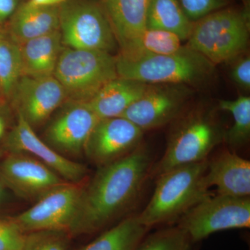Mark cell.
<instances>
[{
  "label": "cell",
  "mask_w": 250,
  "mask_h": 250,
  "mask_svg": "<svg viewBox=\"0 0 250 250\" xmlns=\"http://www.w3.org/2000/svg\"><path fill=\"white\" fill-rule=\"evenodd\" d=\"M150 163L149 152L141 145L128 155L101 166L83 188L70 236L96 232L118 218L139 195Z\"/></svg>",
  "instance_id": "6da1fadb"
},
{
  "label": "cell",
  "mask_w": 250,
  "mask_h": 250,
  "mask_svg": "<svg viewBox=\"0 0 250 250\" xmlns=\"http://www.w3.org/2000/svg\"><path fill=\"white\" fill-rule=\"evenodd\" d=\"M208 159L174 167L159 174L149 203L138 215L149 229L171 223L210 195L205 179Z\"/></svg>",
  "instance_id": "7a4b0ae2"
},
{
  "label": "cell",
  "mask_w": 250,
  "mask_h": 250,
  "mask_svg": "<svg viewBox=\"0 0 250 250\" xmlns=\"http://www.w3.org/2000/svg\"><path fill=\"white\" fill-rule=\"evenodd\" d=\"M249 35V9L223 8L194 22L187 47L215 65L242 55Z\"/></svg>",
  "instance_id": "3957f363"
},
{
  "label": "cell",
  "mask_w": 250,
  "mask_h": 250,
  "mask_svg": "<svg viewBox=\"0 0 250 250\" xmlns=\"http://www.w3.org/2000/svg\"><path fill=\"white\" fill-rule=\"evenodd\" d=\"M214 64L187 46L176 53L127 59L116 56L118 77L149 85L197 83L211 76Z\"/></svg>",
  "instance_id": "277c9868"
},
{
  "label": "cell",
  "mask_w": 250,
  "mask_h": 250,
  "mask_svg": "<svg viewBox=\"0 0 250 250\" xmlns=\"http://www.w3.org/2000/svg\"><path fill=\"white\" fill-rule=\"evenodd\" d=\"M54 77L62 84L68 103H87L118 77L116 56L103 51L64 47Z\"/></svg>",
  "instance_id": "5b68a950"
},
{
  "label": "cell",
  "mask_w": 250,
  "mask_h": 250,
  "mask_svg": "<svg viewBox=\"0 0 250 250\" xmlns=\"http://www.w3.org/2000/svg\"><path fill=\"white\" fill-rule=\"evenodd\" d=\"M59 31L69 48L112 52L118 43L102 3L67 0L59 6Z\"/></svg>",
  "instance_id": "8992f818"
},
{
  "label": "cell",
  "mask_w": 250,
  "mask_h": 250,
  "mask_svg": "<svg viewBox=\"0 0 250 250\" xmlns=\"http://www.w3.org/2000/svg\"><path fill=\"white\" fill-rule=\"evenodd\" d=\"M193 243L225 230L250 228V200L210 195L179 218Z\"/></svg>",
  "instance_id": "52a82bcc"
},
{
  "label": "cell",
  "mask_w": 250,
  "mask_h": 250,
  "mask_svg": "<svg viewBox=\"0 0 250 250\" xmlns=\"http://www.w3.org/2000/svg\"><path fill=\"white\" fill-rule=\"evenodd\" d=\"M83 187L67 182L36 200L29 209L11 218L27 233L39 231L69 233L76 218Z\"/></svg>",
  "instance_id": "ba28073f"
},
{
  "label": "cell",
  "mask_w": 250,
  "mask_h": 250,
  "mask_svg": "<svg viewBox=\"0 0 250 250\" xmlns=\"http://www.w3.org/2000/svg\"><path fill=\"white\" fill-rule=\"evenodd\" d=\"M222 139L218 126L208 117L195 115L185 120L171 136L159 165L158 175L179 166L207 160Z\"/></svg>",
  "instance_id": "9c48e42d"
},
{
  "label": "cell",
  "mask_w": 250,
  "mask_h": 250,
  "mask_svg": "<svg viewBox=\"0 0 250 250\" xmlns=\"http://www.w3.org/2000/svg\"><path fill=\"white\" fill-rule=\"evenodd\" d=\"M0 181L18 196L35 200L67 182L34 158L10 152L0 161Z\"/></svg>",
  "instance_id": "30bf717a"
},
{
  "label": "cell",
  "mask_w": 250,
  "mask_h": 250,
  "mask_svg": "<svg viewBox=\"0 0 250 250\" xmlns=\"http://www.w3.org/2000/svg\"><path fill=\"white\" fill-rule=\"evenodd\" d=\"M190 95L187 85H151L121 117L143 131L161 127L179 116Z\"/></svg>",
  "instance_id": "8fae6325"
},
{
  "label": "cell",
  "mask_w": 250,
  "mask_h": 250,
  "mask_svg": "<svg viewBox=\"0 0 250 250\" xmlns=\"http://www.w3.org/2000/svg\"><path fill=\"white\" fill-rule=\"evenodd\" d=\"M143 131L123 117L100 119L85 146V154L95 164L107 165L141 146Z\"/></svg>",
  "instance_id": "7c38bea8"
},
{
  "label": "cell",
  "mask_w": 250,
  "mask_h": 250,
  "mask_svg": "<svg viewBox=\"0 0 250 250\" xmlns=\"http://www.w3.org/2000/svg\"><path fill=\"white\" fill-rule=\"evenodd\" d=\"M20 115L33 129L45 123L66 101L65 91L54 77L22 76L11 95Z\"/></svg>",
  "instance_id": "4fadbf2b"
},
{
  "label": "cell",
  "mask_w": 250,
  "mask_h": 250,
  "mask_svg": "<svg viewBox=\"0 0 250 250\" xmlns=\"http://www.w3.org/2000/svg\"><path fill=\"white\" fill-rule=\"evenodd\" d=\"M6 147L10 153H22L41 161L70 183L79 184L86 175L84 165L70 160L57 152L41 140L20 115H18L16 126L7 136Z\"/></svg>",
  "instance_id": "5bb4252c"
},
{
  "label": "cell",
  "mask_w": 250,
  "mask_h": 250,
  "mask_svg": "<svg viewBox=\"0 0 250 250\" xmlns=\"http://www.w3.org/2000/svg\"><path fill=\"white\" fill-rule=\"evenodd\" d=\"M45 131V140L61 154H79L85 150L87 141L100 121L85 103H68Z\"/></svg>",
  "instance_id": "9a60e30c"
},
{
  "label": "cell",
  "mask_w": 250,
  "mask_h": 250,
  "mask_svg": "<svg viewBox=\"0 0 250 250\" xmlns=\"http://www.w3.org/2000/svg\"><path fill=\"white\" fill-rule=\"evenodd\" d=\"M206 182L208 187H215L218 195L248 198L250 195V162L225 150L208 161Z\"/></svg>",
  "instance_id": "2e32d148"
},
{
  "label": "cell",
  "mask_w": 250,
  "mask_h": 250,
  "mask_svg": "<svg viewBox=\"0 0 250 250\" xmlns=\"http://www.w3.org/2000/svg\"><path fill=\"white\" fill-rule=\"evenodd\" d=\"M150 1L103 0L102 4L120 49L124 48L147 29V13Z\"/></svg>",
  "instance_id": "e0dca14e"
},
{
  "label": "cell",
  "mask_w": 250,
  "mask_h": 250,
  "mask_svg": "<svg viewBox=\"0 0 250 250\" xmlns=\"http://www.w3.org/2000/svg\"><path fill=\"white\" fill-rule=\"evenodd\" d=\"M150 85L137 81L117 77L106 83L85 103L99 119L121 117L144 95Z\"/></svg>",
  "instance_id": "ac0fdd59"
},
{
  "label": "cell",
  "mask_w": 250,
  "mask_h": 250,
  "mask_svg": "<svg viewBox=\"0 0 250 250\" xmlns=\"http://www.w3.org/2000/svg\"><path fill=\"white\" fill-rule=\"evenodd\" d=\"M9 22L10 38L21 45L59 30V6L39 7L24 1Z\"/></svg>",
  "instance_id": "d6986e66"
},
{
  "label": "cell",
  "mask_w": 250,
  "mask_h": 250,
  "mask_svg": "<svg viewBox=\"0 0 250 250\" xmlns=\"http://www.w3.org/2000/svg\"><path fill=\"white\" fill-rule=\"evenodd\" d=\"M22 76H52L64 46L60 31L31 39L19 45Z\"/></svg>",
  "instance_id": "ffe728a7"
},
{
  "label": "cell",
  "mask_w": 250,
  "mask_h": 250,
  "mask_svg": "<svg viewBox=\"0 0 250 250\" xmlns=\"http://www.w3.org/2000/svg\"><path fill=\"white\" fill-rule=\"evenodd\" d=\"M148 229L138 215L129 217L104 231L81 250H136Z\"/></svg>",
  "instance_id": "44dd1931"
},
{
  "label": "cell",
  "mask_w": 250,
  "mask_h": 250,
  "mask_svg": "<svg viewBox=\"0 0 250 250\" xmlns=\"http://www.w3.org/2000/svg\"><path fill=\"white\" fill-rule=\"evenodd\" d=\"M194 22L184 12L179 0H151L147 28L173 33L181 40H188Z\"/></svg>",
  "instance_id": "7402d4cb"
},
{
  "label": "cell",
  "mask_w": 250,
  "mask_h": 250,
  "mask_svg": "<svg viewBox=\"0 0 250 250\" xmlns=\"http://www.w3.org/2000/svg\"><path fill=\"white\" fill-rule=\"evenodd\" d=\"M178 36L169 31L147 28L142 34L121 49L119 56L136 59L147 56L176 53L183 48Z\"/></svg>",
  "instance_id": "603a6c76"
},
{
  "label": "cell",
  "mask_w": 250,
  "mask_h": 250,
  "mask_svg": "<svg viewBox=\"0 0 250 250\" xmlns=\"http://www.w3.org/2000/svg\"><path fill=\"white\" fill-rule=\"evenodd\" d=\"M219 107L233 116L232 126L225 134L227 142L231 147H241L248 142L250 136V97L243 95L234 100H220Z\"/></svg>",
  "instance_id": "cb8c5ba5"
},
{
  "label": "cell",
  "mask_w": 250,
  "mask_h": 250,
  "mask_svg": "<svg viewBox=\"0 0 250 250\" xmlns=\"http://www.w3.org/2000/svg\"><path fill=\"white\" fill-rule=\"evenodd\" d=\"M22 77V60L18 44L0 35V91L10 96Z\"/></svg>",
  "instance_id": "d4e9b609"
},
{
  "label": "cell",
  "mask_w": 250,
  "mask_h": 250,
  "mask_svg": "<svg viewBox=\"0 0 250 250\" xmlns=\"http://www.w3.org/2000/svg\"><path fill=\"white\" fill-rule=\"evenodd\" d=\"M193 242L177 225L145 236L136 250H191Z\"/></svg>",
  "instance_id": "484cf974"
},
{
  "label": "cell",
  "mask_w": 250,
  "mask_h": 250,
  "mask_svg": "<svg viewBox=\"0 0 250 250\" xmlns=\"http://www.w3.org/2000/svg\"><path fill=\"white\" fill-rule=\"evenodd\" d=\"M69 236L65 231L27 233L22 250H66Z\"/></svg>",
  "instance_id": "4316f807"
},
{
  "label": "cell",
  "mask_w": 250,
  "mask_h": 250,
  "mask_svg": "<svg viewBox=\"0 0 250 250\" xmlns=\"http://www.w3.org/2000/svg\"><path fill=\"white\" fill-rule=\"evenodd\" d=\"M25 235L11 218L0 219V250H22Z\"/></svg>",
  "instance_id": "83f0119b"
},
{
  "label": "cell",
  "mask_w": 250,
  "mask_h": 250,
  "mask_svg": "<svg viewBox=\"0 0 250 250\" xmlns=\"http://www.w3.org/2000/svg\"><path fill=\"white\" fill-rule=\"evenodd\" d=\"M179 1L188 18L192 22L223 9L227 4V0H179Z\"/></svg>",
  "instance_id": "f1b7e54d"
},
{
  "label": "cell",
  "mask_w": 250,
  "mask_h": 250,
  "mask_svg": "<svg viewBox=\"0 0 250 250\" xmlns=\"http://www.w3.org/2000/svg\"><path fill=\"white\" fill-rule=\"evenodd\" d=\"M241 57V56H240ZM237 58L231 68V77L238 86L246 90L250 88V58L249 56Z\"/></svg>",
  "instance_id": "f546056e"
},
{
  "label": "cell",
  "mask_w": 250,
  "mask_h": 250,
  "mask_svg": "<svg viewBox=\"0 0 250 250\" xmlns=\"http://www.w3.org/2000/svg\"><path fill=\"white\" fill-rule=\"evenodd\" d=\"M24 0H0V24L9 21Z\"/></svg>",
  "instance_id": "4dcf8cb0"
},
{
  "label": "cell",
  "mask_w": 250,
  "mask_h": 250,
  "mask_svg": "<svg viewBox=\"0 0 250 250\" xmlns=\"http://www.w3.org/2000/svg\"><path fill=\"white\" fill-rule=\"evenodd\" d=\"M67 0H27L28 4L39 7H51L59 6Z\"/></svg>",
  "instance_id": "1f68e13d"
},
{
  "label": "cell",
  "mask_w": 250,
  "mask_h": 250,
  "mask_svg": "<svg viewBox=\"0 0 250 250\" xmlns=\"http://www.w3.org/2000/svg\"><path fill=\"white\" fill-rule=\"evenodd\" d=\"M6 127H7V121L6 117L0 113V143L4 139Z\"/></svg>",
  "instance_id": "d6a6232c"
},
{
  "label": "cell",
  "mask_w": 250,
  "mask_h": 250,
  "mask_svg": "<svg viewBox=\"0 0 250 250\" xmlns=\"http://www.w3.org/2000/svg\"><path fill=\"white\" fill-rule=\"evenodd\" d=\"M8 189L0 181V207L4 205L8 200Z\"/></svg>",
  "instance_id": "836d02e7"
},
{
  "label": "cell",
  "mask_w": 250,
  "mask_h": 250,
  "mask_svg": "<svg viewBox=\"0 0 250 250\" xmlns=\"http://www.w3.org/2000/svg\"><path fill=\"white\" fill-rule=\"evenodd\" d=\"M0 94H2V93H1V91H0ZM0 100H1V95H0Z\"/></svg>",
  "instance_id": "e575fe53"
}]
</instances>
